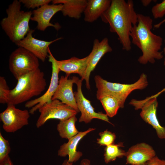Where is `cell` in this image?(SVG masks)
Masks as SVG:
<instances>
[{"mask_svg": "<svg viewBox=\"0 0 165 165\" xmlns=\"http://www.w3.org/2000/svg\"><path fill=\"white\" fill-rule=\"evenodd\" d=\"M79 165H91L90 160L87 159H84L81 161Z\"/></svg>", "mask_w": 165, "mask_h": 165, "instance_id": "31", "label": "cell"}, {"mask_svg": "<svg viewBox=\"0 0 165 165\" xmlns=\"http://www.w3.org/2000/svg\"><path fill=\"white\" fill-rule=\"evenodd\" d=\"M14 88L10 90L7 105H16L41 94L45 90L46 82L44 72L38 68L19 78Z\"/></svg>", "mask_w": 165, "mask_h": 165, "instance_id": "3", "label": "cell"}, {"mask_svg": "<svg viewBox=\"0 0 165 165\" xmlns=\"http://www.w3.org/2000/svg\"><path fill=\"white\" fill-rule=\"evenodd\" d=\"M146 163L147 165H165V160L161 159L156 156Z\"/></svg>", "mask_w": 165, "mask_h": 165, "instance_id": "29", "label": "cell"}, {"mask_svg": "<svg viewBox=\"0 0 165 165\" xmlns=\"http://www.w3.org/2000/svg\"><path fill=\"white\" fill-rule=\"evenodd\" d=\"M164 65L165 66V58L164 60ZM165 91V88H163L161 91L159 92L158 93L156 94H155L154 95H152V96H151L150 97H152H152H156V98H157V97L158 96H159L162 93L164 92Z\"/></svg>", "mask_w": 165, "mask_h": 165, "instance_id": "33", "label": "cell"}, {"mask_svg": "<svg viewBox=\"0 0 165 165\" xmlns=\"http://www.w3.org/2000/svg\"><path fill=\"white\" fill-rule=\"evenodd\" d=\"M165 22V18L160 23L155 24L154 27L156 28H159Z\"/></svg>", "mask_w": 165, "mask_h": 165, "instance_id": "34", "label": "cell"}, {"mask_svg": "<svg viewBox=\"0 0 165 165\" xmlns=\"http://www.w3.org/2000/svg\"><path fill=\"white\" fill-rule=\"evenodd\" d=\"M10 90L4 77H0V103L7 104L8 97Z\"/></svg>", "mask_w": 165, "mask_h": 165, "instance_id": "26", "label": "cell"}, {"mask_svg": "<svg viewBox=\"0 0 165 165\" xmlns=\"http://www.w3.org/2000/svg\"><path fill=\"white\" fill-rule=\"evenodd\" d=\"M21 3L28 9H34L38 8L46 4H48L52 2L50 0H20Z\"/></svg>", "mask_w": 165, "mask_h": 165, "instance_id": "27", "label": "cell"}, {"mask_svg": "<svg viewBox=\"0 0 165 165\" xmlns=\"http://www.w3.org/2000/svg\"><path fill=\"white\" fill-rule=\"evenodd\" d=\"M123 143L120 142L113 143L107 146L105 148L104 160L106 163L115 161L117 158H122L126 156V152L120 148L124 147Z\"/></svg>", "mask_w": 165, "mask_h": 165, "instance_id": "22", "label": "cell"}, {"mask_svg": "<svg viewBox=\"0 0 165 165\" xmlns=\"http://www.w3.org/2000/svg\"><path fill=\"white\" fill-rule=\"evenodd\" d=\"M21 3L19 1L14 0L6 9L7 17L0 22L2 29L15 43L24 38L31 29L29 23L32 11L21 10Z\"/></svg>", "mask_w": 165, "mask_h": 165, "instance_id": "4", "label": "cell"}, {"mask_svg": "<svg viewBox=\"0 0 165 165\" xmlns=\"http://www.w3.org/2000/svg\"><path fill=\"white\" fill-rule=\"evenodd\" d=\"M129 104L136 110L141 109L140 116L143 120L155 129L159 138L165 139V127L160 124L156 116L158 105L157 98L149 97L140 100L133 99Z\"/></svg>", "mask_w": 165, "mask_h": 165, "instance_id": "7", "label": "cell"}, {"mask_svg": "<svg viewBox=\"0 0 165 165\" xmlns=\"http://www.w3.org/2000/svg\"><path fill=\"white\" fill-rule=\"evenodd\" d=\"M110 0H88L84 12L85 21L91 23L101 17L108 8Z\"/></svg>", "mask_w": 165, "mask_h": 165, "instance_id": "20", "label": "cell"}, {"mask_svg": "<svg viewBox=\"0 0 165 165\" xmlns=\"http://www.w3.org/2000/svg\"><path fill=\"white\" fill-rule=\"evenodd\" d=\"M82 81L77 78L75 83L77 86V90L74 92L78 108L81 112L79 122L87 123H90L94 119H97L113 125L109 121L108 116L106 114L101 112H95L90 101L84 96L82 90Z\"/></svg>", "mask_w": 165, "mask_h": 165, "instance_id": "11", "label": "cell"}, {"mask_svg": "<svg viewBox=\"0 0 165 165\" xmlns=\"http://www.w3.org/2000/svg\"><path fill=\"white\" fill-rule=\"evenodd\" d=\"M151 0H142L141 2L143 5L144 6H147L152 2Z\"/></svg>", "mask_w": 165, "mask_h": 165, "instance_id": "32", "label": "cell"}, {"mask_svg": "<svg viewBox=\"0 0 165 165\" xmlns=\"http://www.w3.org/2000/svg\"><path fill=\"white\" fill-rule=\"evenodd\" d=\"M29 111L21 110L15 105H7L6 109L0 114L3 130L8 133H14L29 124Z\"/></svg>", "mask_w": 165, "mask_h": 165, "instance_id": "9", "label": "cell"}, {"mask_svg": "<svg viewBox=\"0 0 165 165\" xmlns=\"http://www.w3.org/2000/svg\"><path fill=\"white\" fill-rule=\"evenodd\" d=\"M10 151L9 142L4 138L0 132V162L3 161L9 156Z\"/></svg>", "mask_w": 165, "mask_h": 165, "instance_id": "25", "label": "cell"}, {"mask_svg": "<svg viewBox=\"0 0 165 165\" xmlns=\"http://www.w3.org/2000/svg\"><path fill=\"white\" fill-rule=\"evenodd\" d=\"M62 7L61 4L43 5L32 11L33 16L31 20L37 22V28L40 31H44L49 27H53L58 31L61 28L60 25L58 23L53 24L50 21L55 14L61 11Z\"/></svg>", "mask_w": 165, "mask_h": 165, "instance_id": "13", "label": "cell"}, {"mask_svg": "<svg viewBox=\"0 0 165 165\" xmlns=\"http://www.w3.org/2000/svg\"><path fill=\"white\" fill-rule=\"evenodd\" d=\"M61 165H73V163L69 162L68 160H65L63 161Z\"/></svg>", "mask_w": 165, "mask_h": 165, "instance_id": "35", "label": "cell"}, {"mask_svg": "<svg viewBox=\"0 0 165 165\" xmlns=\"http://www.w3.org/2000/svg\"><path fill=\"white\" fill-rule=\"evenodd\" d=\"M86 0H53L52 4H61L63 7L61 12L64 16L76 19H80L86 6Z\"/></svg>", "mask_w": 165, "mask_h": 165, "instance_id": "19", "label": "cell"}, {"mask_svg": "<svg viewBox=\"0 0 165 165\" xmlns=\"http://www.w3.org/2000/svg\"><path fill=\"white\" fill-rule=\"evenodd\" d=\"M152 22L149 16L138 14V23L133 26L130 34L131 43L142 52L138 61L143 64L148 63L153 64L156 60H160L163 57L162 52L160 51L163 39L152 31Z\"/></svg>", "mask_w": 165, "mask_h": 165, "instance_id": "2", "label": "cell"}, {"mask_svg": "<svg viewBox=\"0 0 165 165\" xmlns=\"http://www.w3.org/2000/svg\"><path fill=\"white\" fill-rule=\"evenodd\" d=\"M94 80L97 89V99L100 100L105 96H111L118 100L121 108L124 107L126 99L132 91L136 90H143L148 84L147 75L144 73L141 75L138 81L131 84L109 82L99 75L95 76Z\"/></svg>", "mask_w": 165, "mask_h": 165, "instance_id": "5", "label": "cell"}, {"mask_svg": "<svg viewBox=\"0 0 165 165\" xmlns=\"http://www.w3.org/2000/svg\"><path fill=\"white\" fill-rule=\"evenodd\" d=\"M88 56L79 59L75 57L65 60L58 61L56 60L57 65L61 71L69 75L72 73L78 74L83 80L88 61Z\"/></svg>", "mask_w": 165, "mask_h": 165, "instance_id": "18", "label": "cell"}, {"mask_svg": "<svg viewBox=\"0 0 165 165\" xmlns=\"http://www.w3.org/2000/svg\"><path fill=\"white\" fill-rule=\"evenodd\" d=\"M38 59L32 53L18 47L10 54L9 60L10 71L17 80L22 76L39 68Z\"/></svg>", "mask_w": 165, "mask_h": 165, "instance_id": "6", "label": "cell"}, {"mask_svg": "<svg viewBox=\"0 0 165 165\" xmlns=\"http://www.w3.org/2000/svg\"><path fill=\"white\" fill-rule=\"evenodd\" d=\"M69 75L61 76L59 80L57 89L52 100L57 99L63 103L72 108L78 112H79L73 91V84L75 83L78 77L73 76L68 79Z\"/></svg>", "mask_w": 165, "mask_h": 165, "instance_id": "15", "label": "cell"}, {"mask_svg": "<svg viewBox=\"0 0 165 165\" xmlns=\"http://www.w3.org/2000/svg\"><path fill=\"white\" fill-rule=\"evenodd\" d=\"M40 116L36 123L37 128L43 125L51 119L64 120L75 116L78 112L71 107L57 99L52 100L38 109Z\"/></svg>", "mask_w": 165, "mask_h": 165, "instance_id": "8", "label": "cell"}, {"mask_svg": "<svg viewBox=\"0 0 165 165\" xmlns=\"http://www.w3.org/2000/svg\"><path fill=\"white\" fill-rule=\"evenodd\" d=\"M102 21L108 23L110 31L116 33L123 50L131 49L130 34L133 26L138 23V13L132 0H112L110 6L101 17Z\"/></svg>", "mask_w": 165, "mask_h": 165, "instance_id": "1", "label": "cell"}, {"mask_svg": "<svg viewBox=\"0 0 165 165\" xmlns=\"http://www.w3.org/2000/svg\"><path fill=\"white\" fill-rule=\"evenodd\" d=\"M49 61L52 64V75L50 83L48 88L42 95L26 102V108H31L29 111L30 114H34L35 112L45 104L50 102L52 97L58 87L59 82V74L61 71L57 63L56 59L52 54L49 48L48 49Z\"/></svg>", "mask_w": 165, "mask_h": 165, "instance_id": "10", "label": "cell"}, {"mask_svg": "<svg viewBox=\"0 0 165 165\" xmlns=\"http://www.w3.org/2000/svg\"><path fill=\"white\" fill-rule=\"evenodd\" d=\"M156 156V152L151 146L145 142L140 143L131 146L126 152V163H145Z\"/></svg>", "mask_w": 165, "mask_h": 165, "instance_id": "16", "label": "cell"}, {"mask_svg": "<svg viewBox=\"0 0 165 165\" xmlns=\"http://www.w3.org/2000/svg\"><path fill=\"white\" fill-rule=\"evenodd\" d=\"M151 12L155 19L163 17L165 15V0L153 6L152 8Z\"/></svg>", "mask_w": 165, "mask_h": 165, "instance_id": "28", "label": "cell"}, {"mask_svg": "<svg viewBox=\"0 0 165 165\" xmlns=\"http://www.w3.org/2000/svg\"><path fill=\"white\" fill-rule=\"evenodd\" d=\"M100 138H97V143L100 146H107L114 143L116 138L114 133H112L107 130L99 133Z\"/></svg>", "mask_w": 165, "mask_h": 165, "instance_id": "24", "label": "cell"}, {"mask_svg": "<svg viewBox=\"0 0 165 165\" xmlns=\"http://www.w3.org/2000/svg\"><path fill=\"white\" fill-rule=\"evenodd\" d=\"M131 165H147L146 163L140 164H133Z\"/></svg>", "mask_w": 165, "mask_h": 165, "instance_id": "36", "label": "cell"}, {"mask_svg": "<svg viewBox=\"0 0 165 165\" xmlns=\"http://www.w3.org/2000/svg\"><path fill=\"white\" fill-rule=\"evenodd\" d=\"M100 101L105 109L106 114L110 118L115 116L120 108L121 105L118 100L115 97L110 95L105 96Z\"/></svg>", "mask_w": 165, "mask_h": 165, "instance_id": "23", "label": "cell"}, {"mask_svg": "<svg viewBox=\"0 0 165 165\" xmlns=\"http://www.w3.org/2000/svg\"><path fill=\"white\" fill-rule=\"evenodd\" d=\"M34 30L31 29L24 38L15 43L18 47L24 48L32 53L38 59L44 62L48 57L49 46L53 42L61 39L58 38L50 41L39 40L33 37Z\"/></svg>", "mask_w": 165, "mask_h": 165, "instance_id": "12", "label": "cell"}, {"mask_svg": "<svg viewBox=\"0 0 165 165\" xmlns=\"http://www.w3.org/2000/svg\"><path fill=\"white\" fill-rule=\"evenodd\" d=\"M77 120L75 116H74L68 119L60 121L57 125V129L62 138L68 140L79 133V132L75 126Z\"/></svg>", "mask_w": 165, "mask_h": 165, "instance_id": "21", "label": "cell"}, {"mask_svg": "<svg viewBox=\"0 0 165 165\" xmlns=\"http://www.w3.org/2000/svg\"><path fill=\"white\" fill-rule=\"evenodd\" d=\"M112 50L110 46L108 38H105L101 41L95 39L94 41L91 52L88 55L87 67L83 80L86 82V87L90 89V77L91 72L95 68L101 58L106 53L111 52Z\"/></svg>", "mask_w": 165, "mask_h": 165, "instance_id": "14", "label": "cell"}, {"mask_svg": "<svg viewBox=\"0 0 165 165\" xmlns=\"http://www.w3.org/2000/svg\"><path fill=\"white\" fill-rule=\"evenodd\" d=\"M164 43H165V38L164 39ZM163 52L165 56V46H164V48H163Z\"/></svg>", "mask_w": 165, "mask_h": 165, "instance_id": "37", "label": "cell"}, {"mask_svg": "<svg viewBox=\"0 0 165 165\" xmlns=\"http://www.w3.org/2000/svg\"><path fill=\"white\" fill-rule=\"evenodd\" d=\"M95 129L90 128L85 131L79 132L76 135L68 139L67 143H64L60 147L58 151V155L62 157L68 156V160L70 162L73 163L78 160L82 153L76 150L78 144L87 134Z\"/></svg>", "mask_w": 165, "mask_h": 165, "instance_id": "17", "label": "cell"}, {"mask_svg": "<svg viewBox=\"0 0 165 165\" xmlns=\"http://www.w3.org/2000/svg\"><path fill=\"white\" fill-rule=\"evenodd\" d=\"M0 165H14L9 156L3 161L0 162Z\"/></svg>", "mask_w": 165, "mask_h": 165, "instance_id": "30", "label": "cell"}]
</instances>
